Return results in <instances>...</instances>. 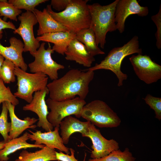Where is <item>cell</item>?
<instances>
[{
  "label": "cell",
  "mask_w": 161,
  "mask_h": 161,
  "mask_svg": "<svg viewBox=\"0 0 161 161\" xmlns=\"http://www.w3.org/2000/svg\"><path fill=\"white\" fill-rule=\"evenodd\" d=\"M94 71L72 69L63 76L48 83L49 98L62 101L77 96L85 100L89 92V86L94 78Z\"/></svg>",
  "instance_id": "6da1fadb"
},
{
  "label": "cell",
  "mask_w": 161,
  "mask_h": 161,
  "mask_svg": "<svg viewBox=\"0 0 161 161\" xmlns=\"http://www.w3.org/2000/svg\"><path fill=\"white\" fill-rule=\"evenodd\" d=\"M88 0H71L64 10L55 12L50 5L46 9L55 21L66 28L69 32L76 33L89 28L91 22L90 13L87 3Z\"/></svg>",
  "instance_id": "7a4b0ae2"
},
{
  "label": "cell",
  "mask_w": 161,
  "mask_h": 161,
  "mask_svg": "<svg viewBox=\"0 0 161 161\" xmlns=\"http://www.w3.org/2000/svg\"><path fill=\"white\" fill-rule=\"evenodd\" d=\"M118 1L106 5L98 3L88 5L91 17L90 27L95 34L97 45H99L102 48L105 47L107 32L117 30L115 14Z\"/></svg>",
  "instance_id": "3957f363"
},
{
  "label": "cell",
  "mask_w": 161,
  "mask_h": 161,
  "mask_svg": "<svg viewBox=\"0 0 161 161\" xmlns=\"http://www.w3.org/2000/svg\"><path fill=\"white\" fill-rule=\"evenodd\" d=\"M136 53L142 54V49L139 47L138 37L137 36H134L123 46L112 49L99 64L96 63L86 70L94 71L101 69L109 70L114 73L118 78V86H122L123 80L127 78V75L121 70L122 61L126 56Z\"/></svg>",
  "instance_id": "277c9868"
},
{
  "label": "cell",
  "mask_w": 161,
  "mask_h": 161,
  "mask_svg": "<svg viewBox=\"0 0 161 161\" xmlns=\"http://www.w3.org/2000/svg\"><path fill=\"white\" fill-rule=\"evenodd\" d=\"M81 117L100 128L117 127L121 123L117 113L106 103L99 100L86 103L82 109Z\"/></svg>",
  "instance_id": "5b68a950"
},
{
  "label": "cell",
  "mask_w": 161,
  "mask_h": 161,
  "mask_svg": "<svg viewBox=\"0 0 161 161\" xmlns=\"http://www.w3.org/2000/svg\"><path fill=\"white\" fill-rule=\"evenodd\" d=\"M14 72L17 77L18 87L14 95L28 103L32 100L34 92L47 87L48 77L43 73H29L16 66Z\"/></svg>",
  "instance_id": "8992f818"
},
{
  "label": "cell",
  "mask_w": 161,
  "mask_h": 161,
  "mask_svg": "<svg viewBox=\"0 0 161 161\" xmlns=\"http://www.w3.org/2000/svg\"><path fill=\"white\" fill-rule=\"evenodd\" d=\"M46 102L50 110L47 119L53 127H59L61 121L68 116L74 115L78 118L81 117L82 109L86 103L85 100L78 97L62 101L54 100L49 98Z\"/></svg>",
  "instance_id": "52a82bcc"
},
{
  "label": "cell",
  "mask_w": 161,
  "mask_h": 161,
  "mask_svg": "<svg viewBox=\"0 0 161 161\" xmlns=\"http://www.w3.org/2000/svg\"><path fill=\"white\" fill-rule=\"evenodd\" d=\"M45 45L44 42L40 44L33 56L34 61L29 63L28 66L32 73H43L53 80L58 78V71L64 69L65 67L53 60L51 55L54 51L49 44L45 49Z\"/></svg>",
  "instance_id": "ba28073f"
},
{
  "label": "cell",
  "mask_w": 161,
  "mask_h": 161,
  "mask_svg": "<svg viewBox=\"0 0 161 161\" xmlns=\"http://www.w3.org/2000/svg\"><path fill=\"white\" fill-rule=\"evenodd\" d=\"M18 19L20 21L18 27L13 32L22 38L24 44V52H29L33 57L39 47L40 42L35 38L33 28L38 23V21L34 13L26 11L19 15Z\"/></svg>",
  "instance_id": "9c48e42d"
},
{
  "label": "cell",
  "mask_w": 161,
  "mask_h": 161,
  "mask_svg": "<svg viewBox=\"0 0 161 161\" xmlns=\"http://www.w3.org/2000/svg\"><path fill=\"white\" fill-rule=\"evenodd\" d=\"M129 59L137 76L146 84L156 82L161 78V66L149 56L138 54Z\"/></svg>",
  "instance_id": "30bf717a"
},
{
  "label": "cell",
  "mask_w": 161,
  "mask_h": 161,
  "mask_svg": "<svg viewBox=\"0 0 161 161\" xmlns=\"http://www.w3.org/2000/svg\"><path fill=\"white\" fill-rule=\"evenodd\" d=\"M85 137L89 138L92 142V150L90 155L92 159L104 157L119 148V144L116 140L106 139L102 135L100 130L91 123Z\"/></svg>",
  "instance_id": "8fae6325"
},
{
  "label": "cell",
  "mask_w": 161,
  "mask_h": 161,
  "mask_svg": "<svg viewBox=\"0 0 161 161\" xmlns=\"http://www.w3.org/2000/svg\"><path fill=\"white\" fill-rule=\"evenodd\" d=\"M147 7L141 6L137 0H118L115 11V21L117 30L120 33L124 31L127 18L133 14L144 17L148 14Z\"/></svg>",
  "instance_id": "7c38bea8"
},
{
  "label": "cell",
  "mask_w": 161,
  "mask_h": 161,
  "mask_svg": "<svg viewBox=\"0 0 161 161\" xmlns=\"http://www.w3.org/2000/svg\"><path fill=\"white\" fill-rule=\"evenodd\" d=\"M49 94L46 87L43 90L35 92L31 102L23 107L24 111H30L36 113L38 117L37 126L42 127L46 131H52L53 127L48 120L47 117L49 113L45 97Z\"/></svg>",
  "instance_id": "4fadbf2b"
},
{
  "label": "cell",
  "mask_w": 161,
  "mask_h": 161,
  "mask_svg": "<svg viewBox=\"0 0 161 161\" xmlns=\"http://www.w3.org/2000/svg\"><path fill=\"white\" fill-rule=\"evenodd\" d=\"M59 127H55L53 131L42 132L41 131L37 130L35 132L29 130L31 134L28 133L29 139L31 141H35L34 144H43L53 148H56L66 154H69V148L66 146L59 134Z\"/></svg>",
  "instance_id": "5bb4252c"
},
{
  "label": "cell",
  "mask_w": 161,
  "mask_h": 161,
  "mask_svg": "<svg viewBox=\"0 0 161 161\" xmlns=\"http://www.w3.org/2000/svg\"><path fill=\"white\" fill-rule=\"evenodd\" d=\"M2 35L0 34V40ZM10 45L5 47L0 42V54L5 59L13 62L16 67L26 71L28 66L24 61L22 55L24 44L20 39L14 37L9 39Z\"/></svg>",
  "instance_id": "9a60e30c"
},
{
  "label": "cell",
  "mask_w": 161,
  "mask_h": 161,
  "mask_svg": "<svg viewBox=\"0 0 161 161\" xmlns=\"http://www.w3.org/2000/svg\"><path fill=\"white\" fill-rule=\"evenodd\" d=\"M64 55L66 60L73 61L84 67H90L95 61L85 45L75 38L70 42Z\"/></svg>",
  "instance_id": "2e32d148"
},
{
  "label": "cell",
  "mask_w": 161,
  "mask_h": 161,
  "mask_svg": "<svg viewBox=\"0 0 161 161\" xmlns=\"http://www.w3.org/2000/svg\"><path fill=\"white\" fill-rule=\"evenodd\" d=\"M90 122H83L71 115L65 118L61 122L60 128L61 136L64 144L68 143L70 136L73 134L79 132L85 137Z\"/></svg>",
  "instance_id": "e0dca14e"
},
{
  "label": "cell",
  "mask_w": 161,
  "mask_h": 161,
  "mask_svg": "<svg viewBox=\"0 0 161 161\" xmlns=\"http://www.w3.org/2000/svg\"><path fill=\"white\" fill-rule=\"evenodd\" d=\"M76 34V33L69 31H60L45 34L36 38L39 42L53 44L52 48L53 51L64 55L71 41L75 38Z\"/></svg>",
  "instance_id": "ac0fdd59"
},
{
  "label": "cell",
  "mask_w": 161,
  "mask_h": 161,
  "mask_svg": "<svg viewBox=\"0 0 161 161\" xmlns=\"http://www.w3.org/2000/svg\"><path fill=\"white\" fill-rule=\"evenodd\" d=\"M5 102L11 120V129L9 134L10 140L17 138L26 129L29 128L33 129L37 127V125L33 124L38 120V119L28 117L23 120L19 118L15 113V106L9 102Z\"/></svg>",
  "instance_id": "d6986e66"
},
{
  "label": "cell",
  "mask_w": 161,
  "mask_h": 161,
  "mask_svg": "<svg viewBox=\"0 0 161 161\" xmlns=\"http://www.w3.org/2000/svg\"><path fill=\"white\" fill-rule=\"evenodd\" d=\"M34 13L39 23L38 29L37 30L38 36L47 33L69 31L66 28L54 19L46 8L42 11L35 9Z\"/></svg>",
  "instance_id": "ffe728a7"
},
{
  "label": "cell",
  "mask_w": 161,
  "mask_h": 161,
  "mask_svg": "<svg viewBox=\"0 0 161 161\" xmlns=\"http://www.w3.org/2000/svg\"><path fill=\"white\" fill-rule=\"evenodd\" d=\"M28 134L25 132L22 136L13 139L6 143L4 148L0 150V161H7L10 154L21 149L42 148L45 146L43 144L36 145L28 143L27 141L29 139Z\"/></svg>",
  "instance_id": "44dd1931"
},
{
  "label": "cell",
  "mask_w": 161,
  "mask_h": 161,
  "mask_svg": "<svg viewBox=\"0 0 161 161\" xmlns=\"http://www.w3.org/2000/svg\"><path fill=\"white\" fill-rule=\"evenodd\" d=\"M55 149L46 145L40 150L34 152L23 150L15 161H58Z\"/></svg>",
  "instance_id": "7402d4cb"
},
{
  "label": "cell",
  "mask_w": 161,
  "mask_h": 161,
  "mask_svg": "<svg viewBox=\"0 0 161 161\" xmlns=\"http://www.w3.org/2000/svg\"><path fill=\"white\" fill-rule=\"evenodd\" d=\"M75 38L85 45L89 52L92 56L105 54V52L97 45L95 34L90 27L76 33Z\"/></svg>",
  "instance_id": "603a6c76"
},
{
  "label": "cell",
  "mask_w": 161,
  "mask_h": 161,
  "mask_svg": "<svg viewBox=\"0 0 161 161\" xmlns=\"http://www.w3.org/2000/svg\"><path fill=\"white\" fill-rule=\"evenodd\" d=\"M89 161H136V158L133 156L129 148H126L123 151L119 149L115 150L104 157L90 159Z\"/></svg>",
  "instance_id": "cb8c5ba5"
},
{
  "label": "cell",
  "mask_w": 161,
  "mask_h": 161,
  "mask_svg": "<svg viewBox=\"0 0 161 161\" xmlns=\"http://www.w3.org/2000/svg\"><path fill=\"white\" fill-rule=\"evenodd\" d=\"M2 109L0 115V134L2 136L4 141L7 143L10 140L8 133L10 131L11 123L7 119L8 109L5 102L2 103Z\"/></svg>",
  "instance_id": "d4e9b609"
},
{
  "label": "cell",
  "mask_w": 161,
  "mask_h": 161,
  "mask_svg": "<svg viewBox=\"0 0 161 161\" xmlns=\"http://www.w3.org/2000/svg\"><path fill=\"white\" fill-rule=\"evenodd\" d=\"M15 64L11 61L5 59L0 68V78L4 83H9L15 81Z\"/></svg>",
  "instance_id": "484cf974"
},
{
  "label": "cell",
  "mask_w": 161,
  "mask_h": 161,
  "mask_svg": "<svg viewBox=\"0 0 161 161\" xmlns=\"http://www.w3.org/2000/svg\"><path fill=\"white\" fill-rule=\"evenodd\" d=\"M22 12L21 10L8 3L7 0H2L0 1V17L4 16L5 20L9 18L17 21V16Z\"/></svg>",
  "instance_id": "4316f807"
},
{
  "label": "cell",
  "mask_w": 161,
  "mask_h": 161,
  "mask_svg": "<svg viewBox=\"0 0 161 161\" xmlns=\"http://www.w3.org/2000/svg\"><path fill=\"white\" fill-rule=\"evenodd\" d=\"M48 1L47 0H9L8 2L17 9H24L34 13L36 7Z\"/></svg>",
  "instance_id": "83f0119b"
},
{
  "label": "cell",
  "mask_w": 161,
  "mask_h": 161,
  "mask_svg": "<svg viewBox=\"0 0 161 161\" xmlns=\"http://www.w3.org/2000/svg\"><path fill=\"white\" fill-rule=\"evenodd\" d=\"M0 78V105L4 102L8 101L16 106L19 103V100L12 92L9 87H6Z\"/></svg>",
  "instance_id": "f1b7e54d"
},
{
  "label": "cell",
  "mask_w": 161,
  "mask_h": 161,
  "mask_svg": "<svg viewBox=\"0 0 161 161\" xmlns=\"http://www.w3.org/2000/svg\"><path fill=\"white\" fill-rule=\"evenodd\" d=\"M143 99L150 108L154 111L155 118L160 120L161 119V98L154 97L148 94Z\"/></svg>",
  "instance_id": "f546056e"
},
{
  "label": "cell",
  "mask_w": 161,
  "mask_h": 161,
  "mask_svg": "<svg viewBox=\"0 0 161 161\" xmlns=\"http://www.w3.org/2000/svg\"><path fill=\"white\" fill-rule=\"evenodd\" d=\"M151 19L157 27V31L155 36L157 40L156 45L158 49L161 48V5L160 6L158 12L156 14L152 16Z\"/></svg>",
  "instance_id": "4dcf8cb0"
},
{
  "label": "cell",
  "mask_w": 161,
  "mask_h": 161,
  "mask_svg": "<svg viewBox=\"0 0 161 161\" xmlns=\"http://www.w3.org/2000/svg\"><path fill=\"white\" fill-rule=\"evenodd\" d=\"M71 154L64 153L63 152L60 151L59 152L56 151V158L58 161H78L75 157V151L72 148H69ZM86 153H85V155L83 160V161H86Z\"/></svg>",
  "instance_id": "1f68e13d"
},
{
  "label": "cell",
  "mask_w": 161,
  "mask_h": 161,
  "mask_svg": "<svg viewBox=\"0 0 161 161\" xmlns=\"http://www.w3.org/2000/svg\"><path fill=\"white\" fill-rule=\"evenodd\" d=\"M71 0H52L50 5L51 7L55 10L61 12L64 10L67 7Z\"/></svg>",
  "instance_id": "d6a6232c"
},
{
  "label": "cell",
  "mask_w": 161,
  "mask_h": 161,
  "mask_svg": "<svg viewBox=\"0 0 161 161\" xmlns=\"http://www.w3.org/2000/svg\"><path fill=\"white\" fill-rule=\"evenodd\" d=\"M5 29H10L15 30L16 28L12 22L10 21L7 22L0 17V34H2V30Z\"/></svg>",
  "instance_id": "836d02e7"
},
{
  "label": "cell",
  "mask_w": 161,
  "mask_h": 161,
  "mask_svg": "<svg viewBox=\"0 0 161 161\" xmlns=\"http://www.w3.org/2000/svg\"><path fill=\"white\" fill-rule=\"evenodd\" d=\"M4 58L0 54V68L4 60Z\"/></svg>",
  "instance_id": "e575fe53"
},
{
  "label": "cell",
  "mask_w": 161,
  "mask_h": 161,
  "mask_svg": "<svg viewBox=\"0 0 161 161\" xmlns=\"http://www.w3.org/2000/svg\"><path fill=\"white\" fill-rule=\"evenodd\" d=\"M6 143L4 141L0 142V150L2 149L4 147Z\"/></svg>",
  "instance_id": "d590c367"
}]
</instances>
